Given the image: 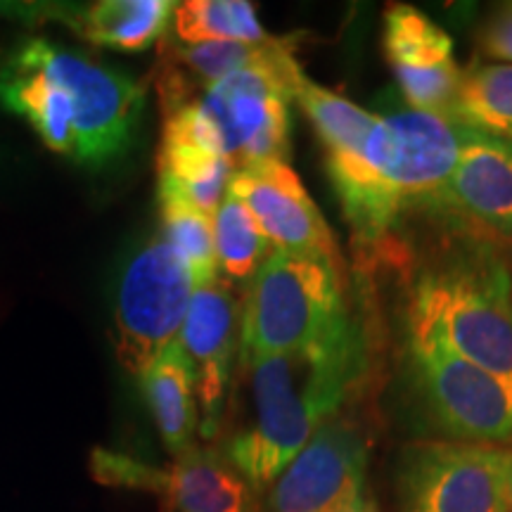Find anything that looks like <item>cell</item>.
I'll return each instance as SVG.
<instances>
[{
	"instance_id": "6da1fadb",
	"label": "cell",
	"mask_w": 512,
	"mask_h": 512,
	"mask_svg": "<svg viewBox=\"0 0 512 512\" xmlns=\"http://www.w3.org/2000/svg\"><path fill=\"white\" fill-rule=\"evenodd\" d=\"M368 366L361 311L309 347L238 363L249 380V411L226 441V458L259 494L271 489L313 434L361 392Z\"/></svg>"
},
{
	"instance_id": "7a4b0ae2",
	"label": "cell",
	"mask_w": 512,
	"mask_h": 512,
	"mask_svg": "<svg viewBox=\"0 0 512 512\" xmlns=\"http://www.w3.org/2000/svg\"><path fill=\"white\" fill-rule=\"evenodd\" d=\"M406 330L439 339L512 387V259L501 242L451 233L415 273Z\"/></svg>"
},
{
	"instance_id": "3957f363",
	"label": "cell",
	"mask_w": 512,
	"mask_h": 512,
	"mask_svg": "<svg viewBox=\"0 0 512 512\" xmlns=\"http://www.w3.org/2000/svg\"><path fill=\"white\" fill-rule=\"evenodd\" d=\"M344 264L273 249L247 283L240 306V358L290 354L328 337L351 318Z\"/></svg>"
},
{
	"instance_id": "277c9868",
	"label": "cell",
	"mask_w": 512,
	"mask_h": 512,
	"mask_svg": "<svg viewBox=\"0 0 512 512\" xmlns=\"http://www.w3.org/2000/svg\"><path fill=\"white\" fill-rule=\"evenodd\" d=\"M403 380L437 439L484 446L512 441V387L439 339L406 330Z\"/></svg>"
},
{
	"instance_id": "5b68a950",
	"label": "cell",
	"mask_w": 512,
	"mask_h": 512,
	"mask_svg": "<svg viewBox=\"0 0 512 512\" xmlns=\"http://www.w3.org/2000/svg\"><path fill=\"white\" fill-rule=\"evenodd\" d=\"M12 53L36 64L67 88L79 145L76 164L100 171L117 164L136 147L147 105L143 83L121 69L41 36L24 38Z\"/></svg>"
},
{
	"instance_id": "8992f818",
	"label": "cell",
	"mask_w": 512,
	"mask_h": 512,
	"mask_svg": "<svg viewBox=\"0 0 512 512\" xmlns=\"http://www.w3.org/2000/svg\"><path fill=\"white\" fill-rule=\"evenodd\" d=\"M195 290V275L162 238L128 256L114 285L110 335L126 373L140 377L176 342Z\"/></svg>"
},
{
	"instance_id": "52a82bcc",
	"label": "cell",
	"mask_w": 512,
	"mask_h": 512,
	"mask_svg": "<svg viewBox=\"0 0 512 512\" xmlns=\"http://www.w3.org/2000/svg\"><path fill=\"white\" fill-rule=\"evenodd\" d=\"M304 76L297 57H287L230 74L197 95L233 171L287 162L292 147L290 102H297Z\"/></svg>"
},
{
	"instance_id": "ba28073f",
	"label": "cell",
	"mask_w": 512,
	"mask_h": 512,
	"mask_svg": "<svg viewBox=\"0 0 512 512\" xmlns=\"http://www.w3.org/2000/svg\"><path fill=\"white\" fill-rule=\"evenodd\" d=\"M510 451L425 439L394 463L396 512H510Z\"/></svg>"
},
{
	"instance_id": "9c48e42d",
	"label": "cell",
	"mask_w": 512,
	"mask_h": 512,
	"mask_svg": "<svg viewBox=\"0 0 512 512\" xmlns=\"http://www.w3.org/2000/svg\"><path fill=\"white\" fill-rule=\"evenodd\" d=\"M373 437L356 413H337L268 489L271 512H339L368 494Z\"/></svg>"
},
{
	"instance_id": "30bf717a",
	"label": "cell",
	"mask_w": 512,
	"mask_h": 512,
	"mask_svg": "<svg viewBox=\"0 0 512 512\" xmlns=\"http://www.w3.org/2000/svg\"><path fill=\"white\" fill-rule=\"evenodd\" d=\"M432 219L448 233L512 240V140L465 128L458 164Z\"/></svg>"
},
{
	"instance_id": "8fae6325",
	"label": "cell",
	"mask_w": 512,
	"mask_h": 512,
	"mask_svg": "<svg viewBox=\"0 0 512 512\" xmlns=\"http://www.w3.org/2000/svg\"><path fill=\"white\" fill-rule=\"evenodd\" d=\"M178 342L195 368L200 434L214 439L226 420L233 366L240 358V309L221 278L192 294Z\"/></svg>"
},
{
	"instance_id": "7c38bea8",
	"label": "cell",
	"mask_w": 512,
	"mask_h": 512,
	"mask_svg": "<svg viewBox=\"0 0 512 512\" xmlns=\"http://www.w3.org/2000/svg\"><path fill=\"white\" fill-rule=\"evenodd\" d=\"M389 126L387 185L401 216H434L439 195L458 164L465 126L448 117L403 110L384 117Z\"/></svg>"
},
{
	"instance_id": "4fadbf2b",
	"label": "cell",
	"mask_w": 512,
	"mask_h": 512,
	"mask_svg": "<svg viewBox=\"0 0 512 512\" xmlns=\"http://www.w3.org/2000/svg\"><path fill=\"white\" fill-rule=\"evenodd\" d=\"M382 46L411 110L448 117L463 74L453 38L422 10L394 3L384 12Z\"/></svg>"
},
{
	"instance_id": "5bb4252c",
	"label": "cell",
	"mask_w": 512,
	"mask_h": 512,
	"mask_svg": "<svg viewBox=\"0 0 512 512\" xmlns=\"http://www.w3.org/2000/svg\"><path fill=\"white\" fill-rule=\"evenodd\" d=\"M228 192L247 204L273 249L316 254L342 264V254L328 221L287 162H268L233 171Z\"/></svg>"
},
{
	"instance_id": "9a60e30c",
	"label": "cell",
	"mask_w": 512,
	"mask_h": 512,
	"mask_svg": "<svg viewBox=\"0 0 512 512\" xmlns=\"http://www.w3.org/2000/svg\"><path fill=\"white\" fill-rule=\"evenodd\" d=\"M157 496L169 512H261L259 491L216 448H190L162 470Z\"/></svg>"
},
{
	"instance_id": "2e32d148",
	"label": "cell",
	"mask_w": 512,
	"mask_h": 512,
	"mask_svg": "<svg viewBox=\"0 0 512 512\" xmlns=\"http://www.w3.org/2000/svg\"><path fill=\"white\" fill-rule=\"evenodd\" d=\"M171 0H100L91 5H53L48 12L98 48L140 53L169 34Z\"/></svg>"
},
{
	"instance_id": "e0dca14e",
	"label": "cell",
	"mask_w": 512,
	"mask_h": 512,
	"mask_svg": "<svg viewBox=\"0 0 512 512\" xmlns=\"http://www.w3.org/2000/svg\"><path fill=\"white\" fill-rule=\"evenodd\" d=\"M140 389L171 456L178 458L195 448V434L200 432L197 377L178 339L143 370Z\"/></svg>"
},
{
	"instance_id": "ac0fdd59",
	"label": "cell",
	"mask_w": 512,
	"mask_h": 512,
	"mask_svg": "<svg viewBox=\"0 0 512 512\" xmlns=\"http://www.w3.org/2000/svg\"><path fill=\"white\" fill-rule=\"evenodd\" d=\"M294 43L290 38H268L264 43H176L166 34L159 41V62L174 67L183 76L190 91L200 95L211 83L226 76L242 72L249 67H266V64L283 62L294 57Z\"/></svg>"
},
{
	"instance_id": "d6986e66",
	"label": "cell",
	"mask_w": 512,
	"mask_h": 512,
	"mask_svg": "<svg viewBox=\"0 0 512 512\" xmlns=\"http://www.w3.org/2000/svg\"><path fill=\"white\" fill-rule=\"evenodd\" d=\"M157 195L176 197L214 216L228 195L233 166L226 157L200 147L159 145Z\"/></svg>"
},
{
	"instance_id": "ffe728a7",
	"label": "cell",
	"mask_w": 512,
	"mask_h": 512,
	"mask_svg": "<svg viewBox=\"0 0 512 512\" xmlns=\"http://www.w3.org/2000/svg\"><path fill=\"white\" fill-rule=\"evenodd\" d=\"M448 119L456 124L512 140V64H472L460 74Z\"/></svg>"
},
{
	"instance_id": "44dd1931",
	"label": "cell",
	"mask_w": 512,
	"mask_h": 512,
	"mask_svg": "<svg viewBox=\"0 0 512 512\" xmlns=\"http://www.w3.org/2000/svg\"><path fill=\"white\" fill-rule=\"evenodd\" d=\"M174 31L178 41L197 43H264V24L256 17V5L247 0H185L176 3Z\"/></svg>"
},
{
	"instance_id": "7402d4cb",
	"label": "cell",
	"mask_w": 512,
	"mask_h": 512,
	"mask_svg": "<svg viewBox=\"0 0 512 512\" xmlns=\"http://www.w3.org/2000/svg\"><path fill=\"white\" fill-rule=\"evenodd\" d=\"M211 221H214V247L219 268L235 283H245V280L249 283L273 252L264 230L259 228L247 204L238 200L233 192L223 197Z\"/></svg>"
},
{
	"instance_id": "603a6c76",
	"label": "cell",
	"mask_w": 512,
	"mask_h": 512,
	"mask_svg": "<svg viewBox=\"0 0 512 512\" xmlns=\"http://www.w3.org/2000/svg\"><path fill=\"white\" fill-rule=\"evenodd\" d=\"M162 238L178 259L195 275L197 287L219 280V261L214 247V221L192 204L176 197L157 195Z\"/></svg>"
},
{
	"instance_id": "cb8c5ba5",
	"label": "cell",
	"mask_w": 512,
	"mask_h": 512,
	"mask_svg": "<svg viewBox=\"0 0 512 512\" xmlns=\"http://www.w3.org/2000/svg\"><path fill=\"white\" fill-rule=\"evenodd\" d=\"M297 102L302 107L311 126L316 128L325 152L356 147L368 138L377 119L373 112L363 110L330 88L318 86L309 76H304L297 88Z\"/></svg>"
},
{
	"instance_id": "d4e9b609",
	"label": "cell",
	"mask_w": 512,
	"mask_h": 512,
	"mask_svg": "<svg viewBox=\"0 0 512 512\" xmlns=\"http://www.w3.org/2000/svg\"><path fill=\"white\" fill-rule=\"evenodd\" d=\"M91 475L105 486H119V489L145 491V494L157 496L162 467L147 465L143 460L126 456V453L93 448Z\"/></svg>"
},
{
	"instance_id": "484cf974",
	"label": "cell",
	"mask_w": 512,
	"mask_h": 512,
	"mask_svg": "<svg viewBox=\"0 0 512 512\" xmlns=\"http://www.w3.org/2000/svg\"><path fill=\"white\" fill-rule=\"evenodd\" d=\"M477 46L491 60L512 64V3H503L479 27Z\"/></svg>"
},
{
	"instance_id": "4316f807",
	"label": "cell",
	"mask_w": 512,
	"mask_h": 512,
	"mask_svg": "<svg viewBox=\"0 0 512 512\" xmlns=\"http://www.w3.org/2000/svg\"><path fill=\"white\" fill-rule=\"evenodd\" d=\"M339 512H380V510H377L373 496H370V491H368V494H363L361 498H358V501L351 503L349 508H344Z\"/></svg>"
},
{
	"instance_id": "83f0119b",
	"label": "cell",
	"mask_w": 512,
	"mask_h": 512,
	"mask_svg": "<svg viewBox=\"0 0 512 512\" xmlns=\"http://www.w3.org/2000/svg\"><path fill=\"white\" fill-rule=\"evenodd\" d=\"M508 503L512 512V451H510V463H508Z\"/></svg>"
}]
</instances>
